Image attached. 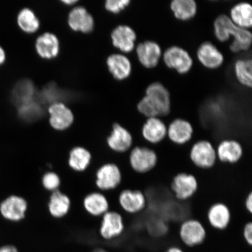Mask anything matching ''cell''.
I'll return each instance as SVG.
<instances>
[{"label":"cell","instance_id":"6da1fadb","mask_svg":"<svg viewBox=\"0 0 252 252\" xmlns=\"http://www.w3.org/2000/svg\"><path fill=\"white\" fill-rule=\"evenodd\" d=\"M214 34L220 42H227L230 51L234 53L247 52L252 47V34L250 30L242 29L232 23L228 14H220L213 23Z\"/></svg>","mask_w":252,"mask_h":252},{"label":"cell","instance_id":"7a4b0ae2","mask_svg":"<svg viewBox=\"0 0 252 252\" xmlns=\"http://www.w3.org/2000/svg\"><path fill=\"white\" fill-rule=\"evenodd\" d=\"M162 62L167 68L184 75L188 73L193 65L194 61L190 53L181 47L172 46L162 54Z\"/></svg>","mask_w":252,"mask_h":252},{"label":"cell","instance_id":"3957f363","mask_svg":"<svg viewBox=\"0 0 252 252\" xmlns=\"http://www.w3.org/2000/svg\"><path fill=\"white\" fill-rule=\"evenodd\" d=\"M146 95L156 107L159 118L166 117L171 112V93L160 82H154L148 86Z\"/></svg>","mask_w":252,"mask_h":252},{"label":"cell","instance_id":"277c9868","mask_svg":"<svg viewBox=\"0 0 252 252\" xmlns=\"http://www.w3.org/2000/svg\"><path fill=\"white\" fill-rule=\"evenodd\" d=\"M131 168L139 173L149 172L155 168L158 163L157 153L152 149L145 147H135L129 156Z\"/></svg>","mask_w":252,"mask_h":252},{"label":"cell","instance_id":"5b68a950","mask_svg":"<svg viewBox=\"0 0 252 252\" xmlns=\"http://www.w3.org/2000/svg\"><path fill=\"white\" fill-rule=\"evenodd\" d=\"M190 158L191 162L198 168L210 169L212 168L216 162V150L210 141H198L192 146Z\"/></svg>","mask_w":252,"mask_h":252},{"label":"cell","instance_id":"8992f818","mask_svg":"<svg viewBox=\"0 0 252 252\" xmlns=\"http://www.w3.org/2000/svg\"><path fill=\"white\" fill-rule=\"evenodd\" d=\"M135 52L138 62L146 69L156 68L159 64L163 54V50L159 44L150 40L138 43Z\"/></svg>","mask_w":252,"mask_h":252},{"label":"cell","instance_id":"52a82bcc","mask_svg":"<svg viewBox=\"0 0 252 252\" xmlns=\"http://www.w3.org/2000/svg\"><path fill=\"white\" fill-rule=\"evenodd\" d=\"M206 228L199 220L190 219L185 220L179 229V236L187 247L194 248L202 244L206 240Z\"/></svg>","mask_w":252,"mask_h":252},{"label":"cell","instance_id":"ba28073f","mask_svg":"<svg viewBox=\"0 0 252 252\" xmlns=\"http://www.w3.org/2000/svg\"><path fill=\"white\" fill-rule=\"evenodd\" d=\"M196 57L201 65L209 70H217L225 61L222 52L210 41H205L198 47Z\"/></svg>","mask_w":252,"mask_h":252},{"label":"cell","instance_id":"9c48e42d","mask_svg":"<svg viewBox=\"0 0 252 252\" xmlns=\"http://www.w3.org/2000/svg\"><path fill=\"white\" fill-rule=\"evenodd\" d=\"M122 175L117 165L108 163L100 166L96 173L95 184L102 191H109L117 188L121 184Z\"/></svg>","mask_w":252,"mask_h":252},{"label":"cell","instance_id":"30bf717a","mask_svg":"<svg viewBox=\"0 0 252 252\" xmlns=\"http://www.w3.org/2000/svg\"><path fill=\"white\" fill-rule=\"evenodd\" d=\"M198 187L196 177L185 172L176 175L171 184L172 190L175 197L182 201L187 200L193 196L196 193Z\"/></svg>","mask_w":252,"mask_h":252},{"label":"cell","instance_id":"8fae6325","mask_svg":"<svg viewBox=\"0 0 252 252\" xmlns=\"http://www.w3.org/2000/svg\"><path fill=\"white\" fill-rule=\"evenodd\" d=\"M49 124L56 130L64 131L70 127L74 116L70 109L61 102L53 103L48 109Z\"/></svg>","mask_w":252,"mask_h":252},{"label":"cell","instance_id":"7c38bea8","mask_svg":"<svg viewBox=\"0 0 252 252\" xmlns=\"http://www.w3.org/2000/svg\"><path fill=\"white\" fill-rule=\"evenodd\" d=\"M111 38L113 46L124 53H130L135 48L137 33L128 25H120L113 30Z\"/></svg>","mask_w":252,"mask_h":252},{"label":"cell","instance_id":"4fadbf2b","mask_svg":"<svg viewBox=\"0 0 252 252\" xmlns=\"http://www.w3.org/2000/svg\"><path fill=\"white\" fill-rule=\"evenodd\" d=\"M125 230L124 219L121 214L108 212L102 216L99 233L106 240H112L121 236Z\"/></svg>","mask_w":252,"mask_h":252},{"label":"cell","instance_id":"5bb4252c","mask_svg":"<svg viewBox=\"0 0 252 252\" xmlns=\"http://www.w3.org/2000/svg\"><path fill=\"white\" fill-rule=\"evenodd\" d=\"M108 147L118 153H124L130 150L133 143V136L127 128L116 123L111 133L107 139Z\"/></svg>","mask_w":252,"mask_h":252},{"label":"cell","instance_id":"9a60e30c","mask_svg":"<svg viewBox=\"0 0 252 252\" xmlns=\"http://www.w3.org/2000/svg\"><path fill=\"white\" fill-rule=\"evenodd\" d=\"M193 133V126L184 119H175L167 127V136L173 143L177 145L188 143Z\"/></svg>","mask_w":252,"mask_h":252},{"label":"cell","instance_id":"2e32d148","mask_svg":"<svg viewBox=\"0 0 252 252\" xmlns=\"http://www.w3.org/2000/svg\"><path fill=\"white\" fill-rule=\"evenodd\" d=\"M28 203L23 197L9 196L0 206L2 216L11 221L17 222L23 220L26 216Z\"/></svg>","mask_w":252,"mask_h":252},{"label":"cell","instance_id":"e0dca14e","mask_svg":"<svg viewBox=\"0 0 252 252\" xmlns=\"http://www.w3.org/2000/svg\"><path fill=\"white\" fill-rule=\"evenodd\" d=\"M120 206L126 212L136 214L143 211L146 206L145 194L140 190L125 189L119 194Z\"/></svg>","mask_w":252,"mask_h":252},{"label":"cell","instance_id":"ac0fdd59","mask_svg":"<svg viewBox=\"0 0 252 252\" xmlns=\"http://www.w3.org/2000/svg\"><path fill=\"white\" fill-rule=\"evenodd\" d=\"M141 134L149 143L158 144L167 136V126L161 119L147 118L142 127Z\"/></svg>","mask_w":252,"mask_h":252},{"label":"cell","instance_id":"d6986e66","mask_svg":"<svg viewBox=\"0 0 252 252\" xmlns=\"http://www.w3.org/2000/svg\"><path fill=\"white\" fill-rule=\"evenodd\" d=\"M68 24L72 30L89 33L94 28V20L92 15L83 7H76L68 14Z\"/></svg>","mask_w":252,"mask_h":252},{"label":"cell","instance_id":"ffe728a7","mask_svg":"<svg viewBox=\"0 0 252 252\" xmlns=\"http://www.w3.org/2000/svg\"><path fill=\"white\" fill-rule=\"evenodd\" d=\"M243 148L235 140H224L220 142L216 150L217 158L224 163L238 162L243 156Z\"/></svg>","mask_w":252,"mask_h":252},{"label":"cell","instance_id":"44dd1931","mask_svg":"<svg viewBox=\"0 0 252 252\" xmlns=\"http://www.w3.org/2000/svg\"><path fill=\"white\" fill-rule=\"evenodd\" d=\"M107 65L110 73L116 80L122 81L130 76L132 65L127 57L116 53L108 57Z\"/></svg>","mask_w":252,"mask_h":252},{"label":"cell","instance_id":"7402d4cb","mask_svg":"<svg viewBox=\"0 0 252 252\" xmlns=\"http://www.w3.org/2000/svg\"><path fill=\"white\" fill-rule=\"evenodd\" d=\"M236 26L250 30L252 27V5L248 2H238L230 9L228 14Z\"/></svg>","mask_w":252,"mask_h":252},{"label":"cell","instance_id":"603a6c76","mask_svg":"<svg viewBox=\"0 0 252 252\" xmlns=\"http://www.w3.org/2000/svg\"><path fill=\"white\" fill-rule=\"evenodd\" d=\"M37 54L43 59L56 58L60 51L59 40L55 34L44 33L37 37L35 43Z\"/></svg>","mask_w":252,"mask_h":252},{"label":"cell","instance_id":"cb8c5ba5","mask_svg":"<svg viewBox=\"0 0 252 252\" xmlns=\"http://www.w3.org/2000/svg\"><path fill=\"white\" fill-rule=\"evenodd\" d=\"M208 220L214 228L223 230L231 221V214L229 207L222 203L214 204L207 213Z\"/></svg>","mask_w":252,"mask_h":252},{"label":"cell","instance_id":"d4e9b609","mask_svg":"<svg viewBox=\"0 0 252 252\" xmlns=\"http://www.w3.org/2000/svg\"><path fill=\"white\" fill-rule=\"evenodd\" d=\"M169 7L173 17L179 21L193 20L197 13V4L195 0H172Z\"/></svg>","mask_w":252,"mask_h":252},{"label":"cell","instance_id":"484cf974","mask_svg":"<svg viewBox=\"0 0 252 252\" xmlns=\"http://www.w3.org/2000/svg\"><path fill=\"white\" fill-rule=\"evenodd\" d=\"M83 206L86 212L94 217L103 216L109 212V204L101 193L93 192L84 198Z\"/></svg>","mask_w":252,"mask_h":252},{"label":"cell","instance_id":"4316f807","mask_svg":"<svg viewBox=\"0 0 252 252\" xmlns=\"http://www.w3.org/2000/svg\"><path fill=\"white\" fill-rule=\"evenodd\" d=\"M71 200L67 195L57 190L53 192L48 203L49 212L56 219H61L68 213Z\"/></svg>","mask_w":252,"mask_h":252},{"label":"cell","instance_id":"83f0119b","mask_svg":"<svg viewBox=\"0 0 252 252\" xmlns=\"http://www.w3.org/2000/svg\"><path fill=\"white\" fill-rule=\"evenodd\" d=\"M234 74L239 84L245 88L252 87V61L251 57L239 58L234 62Z\"/></svg>","mask_w":252,"mask_h":252},{"label":"cell","instance_id":"f1b7e54d","mask_svg":"<svg viewBox=\"0 0 252 252\" xmlns=\"http://www.w3.org/2000/svg\"><path fill=\"white\" fill-rule=\"evenodd\" d=\"M92 155L89 151L83 147H75L69 154L68 163L73 171L84 172L90 166Z\"/></svg>","mask_w":252,"mask_h":252},{"label":"cell","instance_id":"f546056e","mask_svg":"<svg viewBox=\"0 0 252 252\" xmlns=\"http://www.w3.org/2000/svg\"><path fill=\"white\" fill-rule=\"evenodd\" d=\"M17 23L22 30L27 33H32L39 30L40 22L32 9L25 8L19 12Z\"/></svg>","mask_w":252,"mask_h":252},{"label":"cell","instance_id":"4dcf8cb0","mask_svg":"<svg viewBox=\"0 0 252 252\" xmlns=\"http://www.w3.org/2000/svg\"><path fill=\"white\" fill-rule=\"evenodd\" d=\"M33 85L29 81L23 80L15 86L12 91V99L19 106L32 101Z\"/></svg>","mask_w":252,"mask_h":252},{"label":"cell","instance_id":"1f68e13d","mask_svg":"<svg viewBox=\"0 0 252 252\" xmlns=\"http://www.w3.org/2000/svg\"><path fill=\"white\" fill-rule=\"evenodd\" d=\"M42 185L46 190L54 192L59 190L61 187V179L60 176L54 172H47L43 175L42 179Z\"/></svg>","mask_w":252,"mask_h":252},{"label":"cell","instance_id":"d6a6232c","mask_svg":"<svg viewBox=\"0 0 252 252\" xmlns=\"http://www.w3.org/2000/svg\"><path fill=\"white\" fill-rule=\"evenodd\" d=\"M39 110L32 101L18 106V113L20 117L25 121H32L39 116Z\"/></svg>","mask_w":252,"mask_h":252},{"label":"cell","instance_id":"836d02e7","mask_svg":"<svg viewBox=\"0 0 252 252\" xmlns=\"http://www.w3.org/2000/svg\"><path fill=\"white\" fill-rule=\"evenodd\" d=\"M131 2L130 0H107L105 5L108 11L113 14H118L127 7Z\"/></svg>","mask_w":252,"mask_h":252},{"label":"cell","instance_id":"e575fe53","mask_svg":"<svg viewBox=\"0 0 252 252\" xmlns=\"http://www.w3.org/2000/svg\"><path fill=\"white\" fill-rule=\"evenodd\" d=\"M243 236L248 245L252 247V223L249 222L246 224L244 228Z\"/></svg>","mask_w":252,"mask_h":252},{"label":"cell","instance_id":"d590c367","mask_svg":"<svg viewBox=\"0 0 252 252\" xmlns=\"http://www.w3.org/2000/svg\"><path fill=\"white\" fill-rule=\"evenodd\" d=\"M245 207L248 212L252 213V193L250 192L245 200Z\"/></svg>","mask_w":252,"mask_h":252},{"label":"cell","instance_id":"8d00e7d4","mask_svg":"<svg viewBox=\"0 0 252 252\" xmlns=\"http://www.w3.org/2000/svg\"><path fill=\"white\" fill-rule=\"evenodd\" d=\"M0 252H18V251L14 246L7 245L0 248Z\"/></svg>","mask_w":252,"mask_h":252},{"label":"cell","instance_id":"74e56055","mask_svg":"<svg viewBox=\"0 0 252 252\" xmlns=\"http://www.w3.org/2000/svg\"><path fill=\"white\" fill-rule=\"evenodd\" d=\"M163 252H185L182 248L177 247V246H172L166 249Z\"/></svg>","mask_w":252,"mask_h":252},{"label":"cell","instance_id":"f35d334b","mask_svg":"<svg viewBox=\"0 0 252 252\" xmlns=\"http://www.w3.org/2000/svg\"><path fill=\"white\" fill-rule=\"evenodd\" d=\"M6 55L5 53L4 50L2 48L1 46H0V65H1L4 63L5 61Z\"/></svg>","mask_w":252,"mask_h":252},{"label":"cell","instance_id":"ab89813d","mask_svg":"<svg viewBox=\"0 0 252 252\" xmlns=\"http://www.w3.org/2000/svg\"><path fill=\"white\" fill-rule=\"evenodd\" d=\"M77 2V0H63V1H62V2L67 5H72L75 4V3Z\"/></svg>","mask_w":252,"mask_h":252},{"label":"cell","instance_id":"60d3db41","mask_svg":"<svg viewBox=\"0 0 252 252\" xmlns=\"http://www.w3.org/2000/svg\"><path fill=\"white\" fill-rule=\"evenodd\" d=\"M93 252H109L104 249L102 248H97L96 250H94Z\"/></svg>","mask_w":252,"mask_h":252}]
</instances>
